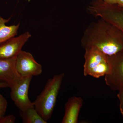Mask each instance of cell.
Masks as SVG:
<instances>
[{
	"label": "cell",
	"instance_id": "cell-9",
	"mask_svg": "<svg viewBox=\"0 0 123 123\" xmlns=\"http://www.w3.org/2000/svg\"><path fill=\"white\" fill-rule=\"evenodd\" d=\"M16 57L0 59V81L7 83L9 88L21 77L16 69Z\"/></svg>",
	"mask_w": 123,
	"mask_h": 123
},
{
	"label": "cell",
	"instance_id": "cell-3",
	"mask_svg": "<svg viewBox=\"0 0 123 123\" xmlns=\"http://www.w3.org/2000/svg\"><path fill=\"white\" fill-rule=\"evenodd\" d=\"M84 74L98 78L110 73L111 70L109 56L94 47L85 49Z\"/></svg>",
	"mask_w": 123,
	"mask_h": 123
},
{
	"label": "cell",
	"instance_id": "cell-15",
	"mask_svg": "<svg viewBox=\"0 0 123 123\" xmlns=\"http://www.w3.org/2000/svg\"><path fill=\"white\" fill-rule=\"evenodd\" d=\"M16 118L14 116L10 115L4 116L0 118V123H14Z\"/></svg>",
	"mask_w": 123,
	"mask_h": 123
},
{
	"label": "cell",
	"instance_id": "cell-4",
	"mask_svg": "<svg viewBox=\"0 0 123 123\" xmlns=\"http://www.w3.org/2000/svg\"><path fill=\"white\" fill-rule=\"evenodd\" d=\"M86 10L91 15L110 23L123 33V8L108 4L103 0H92Z\"/></svg>",
	"mask_w": 123,
	"mask_h": 123
},
{
	"label": "cell",
	"instance_id": "cell-16",
	"mask_svg": "<svg viewBox=\"0 0 123 123\" xmlns=\"http://www.w3.org/2000/svg\"><path fill=\"white\" fill-rule=\"evenodd\" d=\"M104 1L110 5H116L118 0H103Z\"/></svg>",
	"mask_w": 123,
	"mask_h": 123
},
{
	"label": "cell",
	"instance_id": "cell-17",
	"mask_svg": "<svg viewBox=\"0 0 123 123\" xmlns=\"http://www.w3.org/2000/svg\"><path fill=\"white\" fill-rule=\"evenodd\" d=\"M9 87V86L8 84L4 82L0 81V89L2 88H6Z\"/></svg>",
	"mask_w": 123,
	"mask_h": 123
},
{
	"label": "cell",
	"instance_id": "cell-10",
	"mask_svg": "<svg viewBox=\"0 0 123 123\" xmlns=\"http://www.w3.org/2000/svg\"><path fill=\"white\" fill-rule=\"evenodd\" d=\"M83 101L80 97H73L70 98L65 104V112L61 123H77Z\"/></svg>",
	"mask_w": 123,
	"mask_h": 123
},
{
	"label": "cell",
	"instance_id": "cell-5",
	"mask_svg": "<svg viewBox=\"0 0 123 123\" xmlns=\"http://www.w3.org/2000/svg\"><path fill=\"white\" fill-rule=\"evenodd\" d=\"M31 76L21 77L10 87V97L15 105L20 110L24 111L30 107H34L29 99L28 93Z\"/></svg>",
	"mask_w": 123,
	"mask_h": 123
},
{
	"label": "cell",
	"instance_id": "cell-18",
	"mask_svg": "<svg viewBox=\"0 0 123 123\" xmlns=\"http://www.w3.org/2000/svg\"><path fill=\"white\" fill-rule=\"evenodd\" d=\"M117 5L119 7L123 8V0H118Z\"/></svg>",
	"mask_w": 123,
	"mask_h": 123
},
{
	"label": "cell",
	"instance_id": "cell-1",
	"mask_svg": "<svg viewBox=\"0 0 123 123\" xmlns=\"http://www.w3.org/2000/svg\"><path fill=\"white\" fill-rule=\"evenodd\" d=\"M81 43L84 49L94 47L111 56L123 50V33L113 24L100 18L86 27Z\"/></svg>",
	"mask_w": 123,
	"mask_h": 123
},
{
	"label": "cell",
	"instance_id": "cell-6",
	"mask_svg": "<svg viewBox=\"0 0 123 123\" xmlns=\"http://www.w3.org/2000/svg\"><path fill=\"white\" fill-rule=\"evenodd\" d=\"M108 56L111 70L105 76V81L111 90L116 91L123 84V50Z\"/></svg>",
	"mask_w": 123,
	"mask_h": 123
},
{
	"label": "cell",
	"instance_id": "cell-7",
	"mask_svg": "<svg viewBox=\"0 0 123 123\" xmlns=\"http://www.w3.org/2000/svg\"><path fill=\"white\" fill-rule=\"evenodd\" d=\"M15 65L17 72L22 77L39 76L43 72L42 65L31 53L22 50L17 55Z\"/></svg>",
	"mask_w": 123,
	"mask_h": 123
},
{
	"label": "cell",
	"instance_id": "cell-14",
	"mask_svg": "<svg viewBox=\"0 0 123 123\" xmlns=\"http://www.w3.org/2000/svg\"><path fill=\"white\" fill-rule=\"evenodd\" d=\"M117 97L119 101V109L121 114L123 117V84L119 88Z\"/></svg>",
	"mask_w": 123,
	"mask_h": 123
},
{
	"label": "cell",
	"instance_id": "cell-11",
	"mask_svg": "<svg viewBox=\"0 0 123 123\" xmlns=\"http://www.w3.org/2000/svg\"><path fill=\"white\" fill-rule=\"evenodd\" d=\"M10 20V18L6 19L0 17V44L17 34L20 23L9 26L6 25V24Z\"/></svg>",
	"mask_w": 123,
	"mask_h": 123
},
{
	"label": "cell",
	"instance_id": "cell-12",
	"mask_svg": "<svg viewBox=\"0 0 123 123\" xmlns=\"http://www.w3.org/2000/svg\"><path fill=\"white\" fill-rule=\"evenodd\" d=\"M20 117L24 123H47L34 107L29 108L24 111H20Z\"/></svg>",
	"mask_w": 123,
	"mask_h": 123
},
{
	"label": "cell",
	"instance_id": "cell-2",
	"mask_svg": "<svg viewBox=\"0 0 123 123\" xmlns=\"http://www.w3.org/2000/svg\"><path fill=\"white\" fill-rule=\"evenodd\" d=\"M64 76L62 73L48 79L43 90L33 102L35 110L47 122L52 115Z\"/></svg>",
	"mask_w": 123,
	"mask_h": 123
},
{
	"label": "cell",
	"instance_id": "cell-13",
	"mask_svg": "<svg viewBox=\"0 0 123 123\" xmlns=\"http://www.w3.org/2000/svg\"><path fill=\"white\" fill-rule=\"evenodd\" d=\"M8 105V102L4 96L0 94V118L4 116Z\"/></svg>",
	"mask_w": 123,
	"mask_h": 123
},
{
	"label": "cell",
	"instance_id": "cell-8",
	"mask_svg": "<svg viewBox=\"0 0 123 123\" xmlns=\"http://www.w3.org/2000/svg\"><path fill=\"white\" fill-rule=\"evenodd\" d=\"M31 36L30 34L26 31L0 44V59H10L17 56Z\"/></svg>",
	"mask_w": 123,
	"mask_h": 123
}]
</instances>
